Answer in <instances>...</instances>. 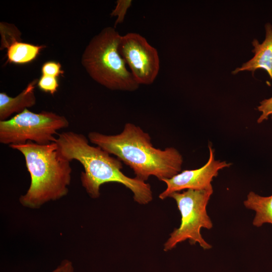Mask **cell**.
<instances>
[{"instance_id":"cell-1","label":"cell","mask_w":272,"mask_h":272,"mask_svg":"<svg viewBox=\"0 0 272 272\" xmlns=\"http://www.w3.org/2000/svg\"><path fill=\"white\" fill-rule=\"evenodd\" d=\"M88 138L128 166L141 181L145 182L151 176L163 181L181 172L183 160L180 152L174 147L155 148L149 134L133 123H126L117 134L91 131Z\"/></svg>"},{"instance_id":"cell-2","label":"cell","mask_w":272,"mask_h":272,"mask_svg":"<svg viewBox=\"0 0 272 272\" xmlns=\"http://www.w3.org/2000/svg\"><path fill=\"white\" fill-rule=\"evenodd\" d=\"M55 142L62 158L70 162L77 160L83 165L82 185L91 198L100 196L102 184L117 182L133 192V199L138 203L146 205L152 200L153 193L149 183L124 174L121 171L122 161L99 147L91 146L84 134L72 131L63 132L58 134Z\"/></svg>"},{"instance_id":"cell-3","label":"cell","mask_w":272,"mask_h":272,"mask_svg":"<svg viewBox=\"0 0 272 272\" xmlns=\"http://www.w3.org/2000/svg\"><path fill=\"white\" fill-rule=\"evenodd\" d=\"M9 147L23 155L30 175V186L19 197L22 206L37 209L67 195L72 178L71 162L60 156L55 142L39 145L28 141Z\"/></svg>"},{"instance_id":"cell-4","label":"cell","mask_w":272,"mask_h":272,"mask_svg":"<svg viewBox=\"0 0 272 272\" xmlns=\"http://www.w3.org/2000/svg\"><path fill=\"white\" fill-rule=\"evenodd\" d=\"M121 36L114 28H104L86 46L81 62L89 75L99 84L111 90L132 92L140 85L119 52Z\"/></svg>"},{"instance_id":"cell-5","label":"cell","mask_w":272,"mask_h":272,"mask_svg":"<svg viewBox=\"0 0 272 272\" xmlns=\"http://www.w3.org/2000/svg\"><path fill=\"white\" fill-rule=\"evenodd\" d=\"M213 193V186L202 190L187 189L182 192H175L169 197L177 203L181 215V223L170 234L164 245V250L169 251L177 244L188 240L191 245L198 243L204 249L212 248L202 238L201 228L211 229L213 223L207 212V206Z\"/></svg>"},{"instance_id":"cell-6","label":"cell","mask_w":272,"mask_h":272,"mask_svg":"<svg viewBox=\"0 0 272 272\" xmlns=\"http://www.w3.org/2000/svg\"><path fill=\"white\" fill-rule=\"evenodd\" d=\"M69 125L64 116L47 111L34 113L26 109L10 119L0 121V143L9 146L28 141L48 144L55 141L54 135L57 130Z\"/></svg>"},{"instance_id":"cell-7","label":"cell","mask_w":272,"mask_h":272,"mask_svg":"<svg viewBox=\"0 0 272 272\" xmlns=\"http://www.w3.org/2000/svg\"><path fill=\"white\" fill-rule=\"evenodd\" d=\"M118 51L139 85H151L160 70L157 49L146 38L137 33L121 36Z\"/></svg>"},{"instance_id":"cell-8","label":"cell","mask_w":272,"mask_h":272,"mask_svg":"<svg viewBox=\"0 0 272 272\" xmlns=\"http://www.w3.org/2000/svg\"><path fill=\"white\" fill-rule=\"evenodd\" d=\"M209 158L201 167L193 170H185L173 177L163 180L167 185L159 197L164 199L173 192L184 189L202 190L212 186L211 182L218 176L219 171L229 167L231 164L226 161L216 160L214 150L209 145Z\"/></svg>"},{"instance_id":"cell-9","label":"cell","mask_w":272,"mask_h":272,"mask_svg":"<svg viewBox=\"0 0 272 272\" xmlns=\"http://www.w3.org/2000/svg\"><path fill=\"white\" fill-rule=\"evenodd\" d=\"M265 38L262 43H260L256 39L252 42L254 47L253 57L233 71V74L242 71H250L253 74L256 70L262 69L272 80V25L270 23L265 25Z\"/></svg>"},{"instance_id":"cell-10","label":"cell","mask_w":272,"mask_h":272,"mask_svg":"<svg viewBox=\"0 0 272 272\" xmlns=\"http://www.w3.org/2000/svg\"><path fill=\"white\" fill-rule=\"evenodd\" d=\"M37 79L29 83L27 87L15 97L6 93H0V121L7 120L15 113H20L27 108L34 106L36 101L34 89Z\"/></svg>"},{"instance_id":"cell-11","label":"cell","mask_w":272,"mask_h":272,"mask_svg":"<svg viewBox=\"0 0 272 272\" xmlns=\"http://www.w3.org/2000/svg\"><path fill=\"white\" fill-rule=\"evenodd\" d=\"M245 207L255 212L253 225L260 227L265 223L272 224V195L262 196L250 191L244 200Z\"/></svg>"},{"instance_id":"cell-12","label":"cell","mask_w":272,"mask_h":272,"mask_svg":"<svg viewBox=\"0 0 272 272\" xmlns=\"http://www.w3.org/2000/svg\"><path fill=\"white\" fill-rule=\"evenodd\" d=\"M43 45H35L16 40L7 47L8 61L10 63L23 64L34 60L40 50L44 47Z\"/></svg>"},{"instance_id":"cell-13","label":"cell","mask_w":272,"mask_h":272,"mask_svg":"<svg viewBox=\"0 0 272 272\" xmlns=\"http://www.w3.org/2000/svg\"><path fill=\"white\" fill-rule=\"evenodd\" d=\"M0 31L2 37L1 49L7 48L13 42L20 40L21 33L14 25L1 22Z\"/></svg>"},{"instance_id":"cell-14","label":"cell","mask_w":272,"mask_h":272,"mask_svg":"<svg viewBox=\"0 0 272 272\" xmlns=\"http://www.w3.org/2000/svg\"><path fill=\"white\" fill-rule=\"evenodd\" d=\"M39 89L45 92L53 95L59 87L57 77L42 75L37 83Z\"/></svg>"},{"instance_id":"cell-15","label":"cell","mask_w":272,"mask_h":272,"mask_svg":"<svg viewBox=\"0 0 272 272\" xmlns=\"http://www.w3.org/2000/svg\"><path fill=\"white\" fill-rule=\"evenodd\" d=\"M132 4L131 0H118L115 9L111 13V16H117V19L114 24V27L123 22L125 16Z\"/></svg>"},{"instance_id":"cell-16","label":"cell","mask_w":272,"mask_h":272,"mask_svg":"<svg viewBox=\"0 0 272 272\" xmlns=\"http://www.w3.org/2000/svg\"><path fill=\"white\" fill-rule=\"evenodd\" d=\"M257 109L261 113L257 120V123H260L267 120L269 116H270L272 119V96L261 101L257 107Z\"/></svg>"},{"instance_id":"cell-17","label":"cell","mask_w":272,"mask_h":272,"mask_svg":"<svg viewBox=\"0 0 272 272\" xmlns=\"http://www.w3.org/2000/svg\"><path fill=\"white\" fill-rule=\"evenodd\" d=\"M42 75L58 77L63 74V71L61 70V64L55 61H47L45 62L41 68Z\"/></svg>"},{"instance_id":"cell-18","label":"cell","mask_w":272,"mask_h":272,"mask_svg":"<svg viewBox=\"0 0 272 272\" xmlns=\"http://www.w3.org/2000/svg\"><path fill=\"white\" fill-rule=\"evenodd\" d=\"M51 272H75V269L73 262L69 259H65Z\"/></svg>"}]
</instances>
